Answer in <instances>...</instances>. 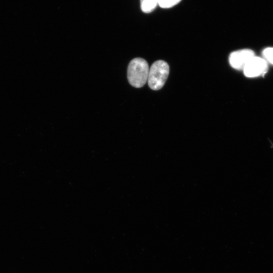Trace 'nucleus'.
<instances>
[{
  "label": "nucleus",
  "instance_id": "nucleus-7",
  "mask_svg": "<svg viewBox=\"0 0 273 273\" xmlns=\"http://www.w3.org/2000/svg\"><path fill=\"white\" fill-rule=\"evenodd\" d=\"M264 59L273 65V48L265 49L262 52Z\"/></svg>",
  "mask_w": 273,
  "mask_h": 273
},
{
  "label": "nucleus",
  "instance_id": "nucleus-2",
  "mask_svg": "<svg viewBox=\"0 0 273 273\" xmlns=\"http://www.w3.org/2000/svg\"><path fill=\"white\" fill-rule=\"evenodd\" d=\"M169 67L163 60L154 62L149 69L148 83L153 90L161 89L164 85L169 75Z\"/></svg>",
  "mask_w": 273,
  "mask_h": 273
},
{
  "label": "nucleus",
  "instance_id": "nucleus-1",
  "mask_svg": "<svg viewBox=\"0 0 273 273\" xmlns=\"http://www.w3.org/2000/svg\"><path fill=\"white\" fill-rule=\"evenodd\" d=\"M149 67L147 62L141 58H136L130 62L127 72L128 79L135 87H143L148 80Z\"/></svg>",
  "mask_w": 273,
  "mask_h": 273
},
{
  "label": "nucleus",
  "instance_id": "nucleus-4",
  "mask_svg": "<svg viewBox=\"0 0 273 273\" xmlns=\"http://www.w3.org/2000/svg\"><path fill=\"white\" fill-rule=\"evenodd\" d=\"M255 56L254 52L250 49H243L234 51L229 56L231 66L235 69L243 70L247 62Z\"/></svg>",
  "mask_w": 273,
  "mask_h": 273
},
{
  "label": "nucleus",
  "instance_id": "nucleus-5",
  "mask_svg": "<svg viewBox=\"0 0 273 273\" xmlns=\"http://www.w3.org/2000/svg\"><path fill=\"white\" fill-rule=\"evenodd\" d=\"M158 0H140L142 12L149 14L153 12L158 5Z\"/></svg>",
  "mask_w": 273,
  "mask_h": 273
},
{
  "label": "nucleus",
  "instance_id": "nucleus-6",
  "mask_svg": "<svg viewBox=\"0 0 273 273\" xmlns=\"http://www.w3.org/2000/svg\"><path fill=\"white\" fill-rule=\"evenodd\" d=\"M181 0H158V5L162 9H169L177 5Z\"/></svg>",
  "mask_w": 273,
  "mask_h": 273
},
{
  "label": "nucleus",
  "instance_id": "nucleus-3",
  "mask_svg": "<svg viewBox=\"0 0 273 273\" xmlns=\"http://www.w3.org/2000/svg\"><path fill=\"white\" fill-rule=\"evenodd\" d=\"M267 62L263 58L254 56L245 66L243 71L248 77H255L264 74L267 71Z\"/></svg>",
  "mask_w": 273,
  "mask_h": 273
}]
</instances>
